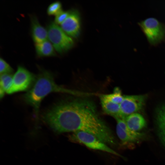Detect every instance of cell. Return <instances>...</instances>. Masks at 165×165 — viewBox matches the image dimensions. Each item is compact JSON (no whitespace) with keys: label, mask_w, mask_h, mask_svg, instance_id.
<instances>
[{"label":"cell","mask_w":165,"mask_h":165,"mask_svg":"<svg viewBox=\"0 0 165 165\" xmlns=\"http://www.w3.org/2000/svg\"><path fill=\"white\" fill-rule=\"evenodd\" d=\"M115 119L117 123L116 133L118 138L123 143L137 142L144 137L145 134H144L130 129L124 119L117 118Z\"/></svg>","instance_id":"obj_8"},{"label":"cell","mask_w":165,"mask_h":165,"mask_svg":"<svg viewBox=\"0 0 165 165\" xmlns=\"http://www.w3.org/2000/svg\"><path fill=\"white\" fill-rule=\"evenodd\" d=\"M42 119L57 133L82 131L112 147L118 145L112 130L98 114L95 104L88 99L62 101L45 111Z\"/></svg>","instance_id":"obj_1"},{"label":"cell","mask_w":165,"mask_h":165,"mask_svg":"<svg viewBox=\"0 0 165 165\" xmlns=\"http://www.w3.org/2000/svg\"><path fill=\"white\" fill-rule=\"evenodd\" d=\"M31 33L32 39L35 43L48 40V32L40 24L35 16L31 17Z\"/></svg>","instance_id":"obj_10"},{"label":"cell","mask_w":165,"mask_h":165,"mask_svg":"<svg viewBox=\"0 0 165 165\" xmlns=\"http://www.w3.org/2000/svg\"><path fill=\"white\" fill-rule=\"evenodd\" d=\"M100 98L102 108L105 113L115 119H123L121 114L120 105L108 100L104 97L102 94L100 95Z\"/></svg>","instance_id":"obj_12"},{"label":"cell","mask_w":165,"mask_h":165,"mask_svg":"<svg viewBox=\"0 0 165 165\" xmlns=\"http://www.w3.org/2000/svg\"><path fill=\"white\" fill-rule=\"evenodd\" d=\"M138 24L151 45H157L165 39V25L155 18H148Z\"/></svg>","instance_id":"obj_4"},{"label":"cell","mask_w":165,"mask_h":165,"mask_svg":"<svg viewBox=\"0 0 165 165\" xmlns=\"http://www.w3.org/2000/svg\"><path fill=\"white\" fill-rule=\"evenodd\" d=\"M36 76L24 67L19 66L13 75L11 86L6 93L9 94L28 91L35 82Z\"/></svg>","instance_id":"obj_6"},{"label":"cell","mask_w":165,"mask_h":165,"mask_svg":"<svg viewBox=\"0 0 165 165\" xmlns=\"http://www.w3.org/2000/svg\"><path fill=\"white\" fill-rule=\"evenodd\" d=\"M13 70L10 65L3 58H0V74H12Z\"/></svg>","instance_id":"obj_18"},{"label":"cell","mask_w":165,"mask_h":165,"mask_svg":"<svg viewBox=\"0 0 165 165\" xmlns=\"http://www.w3.org/2000/svg\"><path fill=\"white\" fill-rule=\"evenodd\" d=\"M62 5L59 1H56L51 3L48 7L47 12L49 15L56 16L62 10Z\"/></svg>","instance_id":"obj_17"},{"label":"cell","mask_w":165,"mask_h":165,"mask_svg":"<svg viewBox=\"0 0 165 165\" xmlns=\"http://www.w3.org/2000/svg\"><path fill=\"white\" fill-rule=\"evenodd\" d=\"M61 25V27L67 35L73 37L77 36L80 30L78 13L75 11L70 12L68 17Z\"/></svg>","instance_id":"obj_9"},{"label":"cell","mask_w":165,"mask_h":165,"mask_svg":"<svg viewBox=\"0 0 165 165\" xmlns=\"http://www.w3.org/2000/svg\"><path fill=\"white\" fill-rule=\"evenodd\" d=\"M13 75L12 74H0V98L1 99L4 96L5 93L10 88L13 81Z\"/></svg>","instance_id":"obj_15"},{"label":"cell","mask_w":165,"mask_h":165,"mask_svg":"<svg viewBox=\"0 0 165 165\" xmlns=\"http://www.w3.org/2000/svg\"><path fill=\"white\" fill-rule=\"evenodd\" d=\"M53 92L77 95L89 94L88 93L66 89L57 85L54 80L53 75L50 72L42 70L37 76L32 86L23 97L25 101L33 108L37 120L38 118L39 109L42 101L46 95Z\"/></svg>","instance_id":"obj_2"},{"label":"cell","mask_w":165,"mask_h":165,"mask_svg":"<svg viewBox=\"0 0 165 165\" xmlns=\"http://www.w3.org/2000/svg\"><path fill=\"white\" fill-rule=\"evenodd\" d=\"M156 115L158 134L162 142L165 146V104L157 109Z\"/></svg>","instance_id":"obj_13"},{"label":"cell","mask_w":165,"mask_h":165,"mask_svg":"<svg viewBox=\"0 0 165 165\" xmlns=\"http://www.w3.org/2000/svg\"><path fill=\"white\" fill-rule=\"evenodd\" d=\"M69 139L72 142L82 144L90 149L101 151L122 157L108 145L89 133L82 131L74 132L69 136Z\"/></svg>","instance_id":"obj_5"},{"label":"cell","mask_w":165,"mask_h":165,"mask_svg":"<svg viewBox=\"0 0 165 165\" xmlns=\"http://www.w3.org/2000/svg\"><path fill=\"white\" fill-rule=\"evenodd\" d=\"M48 38L58 53L64 52L73 46V40L54 22H51L47 28Z\"/></svg>","instance_id":"obj_3"},{"label":"cell","mask_w":165,"mask_h":165,"mask_svg":"<svg viewBox=\"0 0 165 165\" xmlns=\"http://www.w3.org/2000/svg\"><path fill=\"white\" fill-rule=\"evenodd\" d=\"M128 128L130 130L138 132L146 126V121L141 114L135 113L126 116L124 119Z\"/></svg>","instance_id":"obj_11"},{"label":"cell","mask_w":165,"mask_h":165,"mask_svg":"<svg viewBox=\"0 0 165 165\" xmlns=\"http://www.w3.org/2000/svg\"><path fill=\"white\" fill-rule=\"evenodd\" d=\"M70 13V12L62 10L55 16L54 22L57 25L61 24L68 17Z\"/></svg>","instance_id":"obj_19"},{"label":"cell","mask_w":165,"mask_h":165,"mask_svg":"<svg viewBox=\"0 0 165 165\" xmlns=\"http://www.w3.org/2000/svg\"><path fill=\"white\" fill-rule=\"evenodd\" d=\"M146 98L144 95L124 96L120 104L123 118L124 119L126 116L141 110L144 105Z\"/></svg>","instance_id":"obj_7"},{"label":"cell","mask_w":165,"mask_h":165,"mask_svg":"<svg viewBox=\"0 0 165 165\" xmlns=\"http://www.w3.org/2000/svg\"><path fill=\"white\" fill-rule=\"evenodd\" d=\"M35 51L37 55L40 57L56 56L55 49L51 42L48 40L35 43Z\"/></svg>","instance_id":"obj_14"},{"label":"cell","mask_w":165,"mask_h":165,"mask_svg":"<svg viewBox=\"0 0 165 165\" xmlns=\"http://www.w3.org/2000/svg\"><path fill=\"white\" fill-rule=\"evenodd\" d=\"M102 95L108 100L119 105L122 102L124 98V96L122 95L121 90L118 88H115L112 93L102 94Z\"/></svg>","instance_id":"obj_16"}]
</instances>
